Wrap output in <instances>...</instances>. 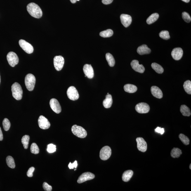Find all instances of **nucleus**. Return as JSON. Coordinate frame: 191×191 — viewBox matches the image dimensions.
<instances>
[{
  "label": "nucleus",
  "instance_id": "21",
  "mask_svg": "<svg viewBox=\"0 0 191 191\" xmlns=\"http://www.w3.org/2000/svg\"><path fill=\"white\" fill-rule=\"evenodd\" d=\"M113 99L112 95L110 94L106 96L105 98L103 100V105L106 108H109L112 106L113 103Z\"/></svg>",
  "mask_w": 191,
  "mask_h": 191
},
{
  "label": "nucleus",
  "instance_id": "46",
  "mask_svg": "<svg viewBox=\"0 0 191 191\" xmlns=\"http://www.w3.org/2000/svg\"><path fill=\"white\" fill-rule=\"evenodd\" d=\"M182 1L185 3H189L190 1V0H182Z\"/></svg>",
  "mask_w": 191,
  "mask_h": 191
},
{
  "label": "nucleus",
  "instance_id": "22",
  "mask_svg": "<svg viewBox=\"0 0 191 191\" xmlns=\"http://www.w3.org/2000/svg\"><path fill=\"white\" fill-rule=\"evenodd\" d=\"M133 174V171L131 170H127L125 171L122 175V180L123 181L128 182L131 179Z\"/></svg>",
  "mask_w": 191,
  "mask_h": 191
},
{
  "label": "nucleus",
  "instance_id": "5",
  "mask_svg": "<svg viewBox=\"0 0 191 191\" xmlns=\"http://www.w3.org/2000/svg\"><path fill=\"white\" fill-rule=\"evenodd\" d=\"M6 57L9 64L12 67H14L19 63V57L14 52H10Z\"/></svg>",
  "mask_w": 191,
  "mask_h": 191
},
{
  "label": "nucleus",
  "instance_id": "18",
  "mask_svg": "<svg viewBox=\"0 0 191 191\" xmlns=\"http://www.w3.org/2000/svg\"><path fill=\"white\" fill-rule=\"evenodd\" d=\"M120 18L121 23L125 27H128L131 25L132 19L130 15L122 14L120 16Z\"/></svg>",
  "mask_w": 191,
  "mask_h": 191
},
{
  "label": "nucleus",
  "instance_id": "11",
  "mask_svg": "<svg viewBox=\"0 0 191 191\" xmlns=\"http://www.w3.org/2000/svg\"><path fill=\"white\" fill-rule=\"evenodd\" d=\"M135 109L139 113H147L150 110V107L146 103H140L137 104L135 107Z\"/></svg>",
  "mask_w": 191,
  "mask_h": 191
},
{
  "label": "nucleus",
  "instance_id": "4",
  "mask_svg": "<svg viewBox=\"0 0 191 191\" xmlns=\"http://www.w3.org/2000/svg\"><path fill=\"white\" fill-rule=\"evenodd\" d=\"M36 82V79L33 75L29 74L25 78V84L28 90L32 91L33 90Z\"/></svg>",
  "mask_w": 191,
  "mask_h": 191
},
{
  "label": "nucleus",
  "instance_id": "15",
  "mask_svg": "<svg viewBox=\"0 0 191 191\" xmlns=\"http://www.w3.org/2000/svg\"><path fill=\"white\" fill-rule=\"evenodd\" d=\"M83 71L86 77L89 79H92L94 77V73L93 67L91 65L86 64L84 66Z\"/></svg>",
  "mask_w": 191,
  "mask_h": 191
},
{
  "label": "nucleus",
  "instance_id": "10",
  "mask_svg": "<svg viewBox=\"0 0 191 191\" xmlns=\"http://www.w3.org/2000/svg\"><path fill=\"white\" fill-rule=\"evenodd\" d=\"M95 177V175L90 172H86L83 173L78 179L77 182L79 184L93 179Z\"/></svg>",
  "mask_w": 191,
  "mask_h": 191
},
{
  "label": "nucleus",
  "instance_id": "34",
  "mask_svg": "<svg viewBox=\"0 0 191 191\" xmlns=\"http://www.w3.org/2000/svg\"><path fill=\"white\" fill-rule=\"evenodd\" d=\"M31 152L33 154H38L39 152V149L36 143H33L31 147Z\"/></svg>",
  "mask_w": 191,
  "mask_h": 191
},
{
  "label": "nucleus",
  "instance_id": "45",
  "mask_svg": "<svg viewBox=\"0 0 191 191\" xmlns=\"http://www.w3.org/2000/svg\"><path fill=\"white\" fill-rule=\"evenodd\" d=\"M70 1H71V2L72 3H75L77 1H76V0H70Z\"/></svg>",
  "mask_w": 191,
  "mask_h": 191
},
{
  "label": "nucleus",
  "instance_id": "44",
  "mask_svg": "<svg viewBox=\"0 0 191 191\" xmlns=\"http://www.w3.org/2000/svg\"><path fill=\"white\" fill-rule=\"evenodd\" d=\"M3 136L2 132L1 131V127H0V141H2L3 140Z\"/></svg>",
  "mask_w": 191,
  "mask_h": 191
},
{
  "label": "nucleus",
  "instance_id": "29",
  "mask_svg": "<svg viewBox=\"0 0 191 191\" xmlns=\"http://www.w3.org/2000/svg\"><path fill=\"white\" fill-rule=\"evenodd\" d=\"M113 34V32L112 29H108L100 32V35L102 37L108 38L112 36Z\"/></svg>",
  "mask_w": 191,
  "mask_h": 191
},
{
  "label": "nucleus",
  "instance_id": "13",
  "mask_svg": "<svg viewBox=\"0 0 191 191\" xmlns=\"http://www.w3.org/2000/svg\"><path fill=\"white\" fill-rule=\"evenodd\" d=\"M50 105L52 110L56 113L59 114L61 112V106L56 99H51L50 101Z\"/></svg>",
  "mask_w": 191,
  "mask_h": 191
},
{
  "label": "nucleus",
  "instance_id": "42",
  "mask_svg": "<svg viewBox=\"0 0 191 191\" xmlns=\"http://www.w3.org/2000/svg\"><path fill=\"white\" fill-rule=\"evenodd\" d=\"M155 131L156 133H160L161 135H162L165 132L164 128H161L158 127L155 130Z\"/></svg>",
  "mask_w": 191,
  "mask_h": 191
},
{
  "label": "nucleus",
  "instance_id": "40",
  "mask_svg": "<svg viewBox=\"0 0 191 191\" xmlns=\"http://www.w3.org/2000/svg\"><path fill=\"white\" fill-rule=\"evenodd\" d=\"M35 170V168L33 167H32L29 168L27 173V176L29 177H31L33 176V173Z\"/></svg>",
  "mask_w": 191,
  "mask_h": 191
},
{
  "label": "nucleus",
  "instance_id": "39",
  "mask_svg": "<svg viewBox=\"0 0 191 191\" xmlns=\"http://www.w3.org/2000/svg\"><path fill=\"white\" fill-rule=\"evenodd\" d=\"M43 188L45 191H51L52 190V187L48 185L46 182H44L43 185Z\"/></svg>",
  "mask_w": 191,
  "mask_h": 191
},
{
  "label": "nucleus",
  "instance_id": "48",
  "mask_svg": "<svg viewBox=\"0 0 191 191\" xmlns=\"http://www.w3.org/2000/svg\"><path fill=\"white\" fill-rule=\"evenodd\" d=\"M1 75H0V84H1Z\"/></svg>",
  "mask_w": 191,
  "mask_h": 191
},
{
  "label": "nucleus",
  "instance_id": "27",
  "mask_svg": "<svg viewBox=\"0 0 191 191\" xmlns=\"http://www.w3.org/2000/svg\"><path fill=\"white\" fill-rule=\"evenodd\" d=\"M182 154L181 150L180 149L177 148H174L172 149L171 153V157L174 158L180 157Z\"/></svg>",
  "mask_w": 191,
  "mask_h": 191
},
{
  "label": "nucleus",
  "instance_id": "24",
  "mask_svg": "<svg viewBox=\"0 0 191 191\" xmlns=\"http://www.w3.org/2000/svg\"><path fill=\"white\" fill-rule=\"evenodd\" d=\"M180 112L184 116L189 117L191 115V113L190 109L185 105H182L180 108Z\"/></svg>",
  "mask_w": 191,
  "mask_h": 191
},
{
  "label": "nucleus",
  "instance_id": "38",
  "mask_svg": "<svg viewBox=\"0 0 191 191\" xmlns=\"http://www.w3.org/2000/svg\"><path fill=\"white\" fill-rule=\"evenodd\" d=\"M56 146L53 144H50L48 145L47 150L49 153H53L56 151Z\"/></svg>",
  "mask_w": 191,
  "mask_h": 191
},
{
  "label": "nucleus",
  "instance_id": "28",
  "mask_svg": "<svg viewBox=\"0 0 191 191\" xmlns=\"http://www.w3.org/2000/svg\"><path fill=\"white\" fill-rule=\"evenodd\" d=\"M152 68L155 70V72L159 74H162L164 72V70L162 67L159 64L156 63H153L151 65Z\"/></svg>",
  "mask_w": 191,
  "mask_h": 191
},
{
  "label": "nucleus",
  "instance_id": "23",
  "mask_svg": "<svg viewBox=\"0 0 191 191\" xmlns=\"http://www.w3.org/2000/svg\"><path fill=\"white\" fill-rule=\"evenodd\" d=\"M125 91L130 93H133L136 92L138 90V88L135 85L131 84H127L124 86Z\"/></svg>",
  "mask_w": 191,
  "mask_h": 191
},
{
  "label": "nucleus",
  "instance_id": "25",
  "mask_svg": "<svg viewBox=\"0 0 191 191\" xmlns=\"http://www.w3.org/2000/svg\"><path fill=\"white\" fill-rule=\"evenodd\" d=\"M159 15L158 14L155 13L152 14L147 19V23L150 25V24L154 23L159 19Z\"/></svg>",
  "mask_w": 191,
  "mask_h": 191
},
{
  "label": "nucleus",
  "instance_id": "36",
  "mask_svg": "<svg viewBox=\"0 0 191 191\" xmlns=\"http://www.w3.org/2000/svg\"><path fill=\"white\" fill-rule=\"evenodd\" d=\"M3 128L6 131H8L10 129L11 124L8 119L5 118L3 121Z\"/></svg>",
  "mask_w": 191,
  "mask_h": 191
},
{
  "label": "nucleus",
  "instance_id": "1",
  "mask_svg": "<svg viewBox=\"0 0 191 191\" xmlns=\"http://www.w3.org/2000/svg\"><path fill=\"white\" fill-rule=\"evenodd\" d=\"M27 9L29 14L34 18L39 19L42 16V10L36 3H29L27 6Z\"/></svg>",
  "mask_w": 191,
  "mask_h": 191
},
{
  "label": "nucleus",
  "instance_id": "17",
  "mask_svg": "<svg viewBox=\"0 0 191 191\" xmlns=\"http://www.w3.org/2000/svg\"><path fill=\"white\" fill-rule=\"evenodd\" d=\"M183 50L181 48H175L172 52V56L174 60H179L182 58L183 56Z\"/></svg>",
  "mask_w": 191,
  "mask_h": 191
},
{
  "label": "nucleus",
  "instance_id": "20",
  "mask_svg": "<svg viewBox=\"0 0 191 191\" xmlns=\"http://www.w3.org/2000/svg\"><path fill=\"white\" fill-rule=\"evenodd\" d=\"M151 52L150 48H148L146 45H143L138 48L137 52L140 55L148 54Z\"/></svg>",
  "mask_w": 191,
  "mask_h": 191
},
{
  "label": "nucleus",
  "instance_id": "14",
  "mask_svg": "<svg viewBox=\"0 0 191 191\" xmlns=\"http://www.w3.org/2000/svg\"><path fill=\"white\" fill-rule=\"evenodd\" d=\"M136 140L138 150L142 152H145L147 149V145L145 140L143 138H138Z\"/></svg>",
  "mask_w": 191,
  "mask_h": 191
},
{
  "label": "nucleus",
  "instance_id": "30",
  "mask_svg": "<svg viewBox=\"0 0 191 191\" xmlns=\"http://www.w3.org/2000/svg\"><path fill=\"white\" fill-rule=\"evenodd\" d=\"M7 164L9 167L11 168H14L15 167V164L14 160L13 158L10 156H9L6 158Z\"/></svg>",
  "mask_w": 191,
  "mask_h": 191
},
{
  "label": "nucleus",
  "instance_id": "6",
  "mask_svg": "<svg viewBox=\"0 0 191 191\" xmlns=\"http://www.w3.org/2000/svg\"><path fill=\"white\" fill-rule=\"evenodd\" d=\"M112 154V150L108 146H105L102 148L100 150V157L103 160H106L110 157Z\"/></svg>",
  "mask_w": 191,
  "mask_h": 191
},
{
  "label": "nucleus",
  "instance_id": "50",
  "mask_svg": "<svg viewBox=\"0 0 191 191\" xmlns=\"http://www.w3.org/2000/svg\"><path fill=\"white\" fill-rule=\"evenodd\" d=\"M76 1H79V0H76Z\"/></svg>",
  "mask_w": 191,
  "mask_h": 191
},
{
  "label": "nucleus",
  "instance_id": "35",
  "mask_svg": "<svg viewBox=\"0 0 191 191\" xmlns=\"http://www.w3.org/2000/svg\"><path fill=\"white\" fill-rule=\"evenodd\" d=\"M159 36L162 39L165 40L170 39V36L169 33L167 31H162L159 33Z\"/></svg>",
  "mask_w": 191,
  "mask_h": 191
},
{
  "label": "nucleus",
  "instance_id": "16",
  "mask_svg": "<svg viewBox=\"0 0 191 191\" xmlns=\"http://www.w3.org/2000/svg\"><path fill=\"white\" fill-rule=\"evenodd\" d=\"M131 65L132 68L137 72L142 73L145 72V67L143 65H140L138 60H133L131 62Z\"/></svg>",
  "mask_w": 191,
  "mask_h": 191
},
{
  "label": "nucleus",
  "instance_id": "3",
  "mask_svg": "<svg viewBox=\"0 0 191 191\" xmlns=\"http://www.w3.org/2000/svg\"><path fill=\"white\" fill-rule=\"evenodd\" d=\"M71 130L74 135L80 138H86L87 135V133L84 128L76 125L72 126Z\"/></svg>",
  "mask_w": 191,
  "mask_h": 191
},
{
  "label": "nucleus",
  "instance_id": "49",
  "mask_svg": "<svg viewBox=\"0 0 191 191\" xmlns=\"http://www.w3.org/2000/svg\"><path fill=\"white\" fill-rule=\"evenodd\" d=\"M109 94V93H107V95Z\"/></svg>",
  "mask_w": 191,
  "mask_h": 191
},
{
  "label": "nucleus",
  "instance_id": "41",
  "mask_svg": "<svg viewBox=\"0 0 191 191\" xmlns=\"http://www.w3.org/2000/svg\"><path fill=\"white\" fill-rule=\"evenodd\" d=\"M78 166L77 161H75L74 163L72 164L71 162L69 163L68 167L70 169H73L74 168H76Z\"/></svg>",
  "mask_w": 191,
  "mask_h": 191
},
{
  "label": "nucleus",
  "instance_id": "47",
  "mask_svg": "<svg viewBox=\"0 0 191 191\" xmlns=\"http://www.w3.org/2000/svg\"><path fill=\"white\" fill-rule=\"evenodd\" d=\"M191 164H190V166H189V168H190V169H191Z\"/></svg>",
  "mask_w": 191,
  "mask_h": 191
},
{
  "label": "nucleus",
  "instance_id": "9",
  "mask_svg": "<svg viewBox=\"0 0 191 191\" xmlns=\"http://www.w3.org/2000/svg\"><path fill=\"white\" fill-rule=\"evenodd\" d=\"M19 44L22 49L27 53H32L33 52L34 48L32 45L24 40H20Z\"/></svg>",
  "mask_w": 191,
  "mask_h": 191
},
{
  "label": "nucleus",
  "instance_id": "37",
  "mask_svg": "<svg viewBox=\"0 0 191 191\" xmlns=\"http://www.w3.org/2000/svg\"><path fill=\"white\" fill-rule=\"evenodd\" d=\"M182 17L183 20L187 23H189L191 22V18L190 16L187 12H183L182 14Z\"/></svg>",
  "mask_w": 191,
  "mask_h": 191
},
{
  "label": "nucleus",
  "instance_id": "8",
  "mask_svg": "<svg viewBox=\"0 0 191 191\" xmlns=\"http://www.w3.org/2000/svg\"><path fill=\"white\" fill-rule=\"evenodd\" d=\"M65 63V60L61 56H57L53 59L54 66L57 71H60L63 68Z\"/></svg>",
  "mask_w": 191,
  "mask_h": 191
},
{
  "label": "nucleus",
  "instance_id": "43",
  "mask_svg": "<svg viewBox=\"0 0 191 191\" xmlns=\"http://www.w3.org/2000/svg\"><path fill=\"white\" fill-rule=\"evenodd\" d=\"M113 0H102V3L103 4L108 5L111 4Z\"/></svg>",
  "mask_w": 191,
  "mask_h": 191
},
{
  "label": "nucleus",
  "instance_id": "7",
  "mask_svg": "<svg viewBox=\"0 0 191 191\" xmlns=\"http://www.w3.org/2000/svg\"><path fill=\"white\" fill-rule=\"evenodd\" d=\"M67 93L68 97L71 100H76L79 98L78 92L73 86L69 87L67 90Z\"/></svg>",
  "mask_w": 191,
  "mask_h": 191
},
{
  "label": "nucleus",
  "instance_id": "31",
  "mask_svg": "<svg viewBox=\"0 0 191 191\" xmlns=\"http://www.w3.org/2000/svg\"><path fill=\"white\" fill-rule=\"evenodd\" d=\"M29 139H30V137L29 135H26L22 137L21 142L25 149L28 148Z\"/></svg>",
  "mask_w": 191,
  "mask_h": 191
},
{
  "label": "nucleus",
  "instance_id": "2",
  "mask_svg": "<svg viewBox=\"0 0 191 191\" xmlns=\"http://www.w3.org/2000/svg\"><path fill=\"white\" fill-rule=\"evenodd\" d=\"M12 95L14 98L17 100L21 99L23 95L21 86L17 83H15L11 86Z\"/></svg>",
  "mask_w": 191,
  "mask_h": 191
},
{
  "label": "nucleus",
  "instance_id": "19",
  "mask_svg": "<svg viewBox=\"0 0 191 191\" xmlns=\"http://www.w3.org/2000/svg\"><path fill=\"white\" fill-rule=\"evenodd\" d=\"M152 94L155 98L160 99L162 98L163 93L160 88L156 86H152L151 88Z\"/></svg>",
  "mask_w": 191,
  "mask_h": 191
},
{
  "label": "nucleus",
  "instance_id": "12",
  "mask_svg": "<svg viewBox=\"0 0 191 191\" xmlns=\"http://www.w3.org/2000/svg\"><path fill=\"white\" fill-rule=\"evenodd\" d=\"M38 123L40 128L42 129H48L50 126L49 121L43 115L40 116L38 120Z\"/></svg>",
  "mask_w": 191,
  "mask_h": 191
},
{
  "label": "nucleus",
  "instance_id": "26",
  "mask_svg": "<svg viewBox=\"0 0 191 191\" xmlns=\"http://www.w3.org/2000/svg\"><path fill=\"white\" fill-rule=\"evenodd\" d=\"M105 57L109 66L111 67L114 66L115 64V60L113 55L110 53H108L106 54Z\"/></svg>",
  "mask_w": 191,
  "mask_h": 191
},
{
  "label": "nucleus",
  "instance_id": "33",
  "mask_svg": "<svg viewBox=\"0 0 191 191\" xmlns=\"http://www.w3.org/2000/svg\"><path fill=\"white\" fill-rule=\"evenodd\" d=\"M179 138L180 140L183 142L184 145H188L190 143V140H189V138L183 134H180L179 136Z\"/></svg>",
  "mask_w": 191,
  "mask_h": 191
},
{
  "label": "nucleus",
  "instance_id": "32",
  "mask_svg": "<svg viewBox=\"0 0 191 191\" xmlns=\"http://www.w3.org/2000/svg\"><path fill=\"white\" fill-rule=\"evenodd\" d=\"M185 91L189 94H191V82L190 81H185L183 85Z\"/></svg>",
  "mask_w": 191,
  "mask_h": 191
}]
</instances>
